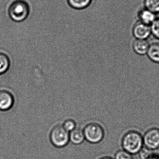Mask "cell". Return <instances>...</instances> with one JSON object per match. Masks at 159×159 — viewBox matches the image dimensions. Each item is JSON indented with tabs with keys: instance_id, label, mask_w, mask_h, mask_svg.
Segmentation results:
<instances>
[{
	"instance_id": "cell-4",
	"label": "cell",
	"mask_w": 159,
	"mask_h": 159,
	"mask_svg": "<svg viewBox=\"0 0 159 159\" xmlns=\"http://www.w3.org/2000/svg\"><path fill=\"white\" fill-rule=\"evenodd\" d=\"M83 132L85 139L93 144L99 143L104 138V129L100 125L95 123L87 125Z\"/></svg>"
},
{
	"instance_id": "cell-3",
	"label": "cell",
	"mask_w": 159,
	"mask_h": 159,
	"mask_svg": "<svg viewBox=\"0 0 159 159\" xmlns=\"http://www.w3.org/2000/svg\"><path fill=\"white\" fill-rule=\"evenodd\" d=\"M50 138L51 142L56 148L66 147L70 141V133L63 125H57L51 130Z\"/></svg>"
},
{
	"instance_id": "cell-1",
	"label": "cell",
	"mask_w": 159,
	"mask_h": 159,
	"mask_svg": "<svg viewBox=\"0 0 159 159\" xmlns=\"http://www.w3.org/2000/svg\"><path fill=\"white\" fill-rule=\"evenodd\" d=\"M143 146V137L135 131H130L126 133L122 140V146L124 150L131 154L139 152Z\"/></svg>"
},
{
	"instance_id": "cell-11",
	"label": "cell",
	"mask_w": 159,
	"mask_h": 159,
	"mask_svg": "<svg viewBox=\"0 0 159 159\" xmlns=\"http://www.w3.org/2000/svg\"><path fill=\"white\" fill-rule=\"evenodd\" d=\"M147 54L151 60L159 63V43H153L149 45Z\"/></svg>"
},
{
	"instance_id": "cell-2",
	"label": "cell",
	"mask_w": 159,
	"mask_h": 159,
	"mask_svg": "<svg viewBox=\"0 0 159 159\" xmlns=\"http://www.w3.org/2000/svg\"><path fill=\"white\" fill-rule=\"evenodd\" d=\"M29 5L25 1L16 0L11 4L8 10L10 18L15 22H21L29 15Z\"/></svg>"
},
{
	"instance_id": "cell-13",
	"label": "cell",
	"mask_w": 159,
	"mask_h": 159,
	"mask_svg": "<svg viewBox=\"0 0 159 159\" xmlns=\"http://www.w3.org/2000/svg\"><path fill=\"white\" fill-rule=\"evenodd\" d=\"M11 61L8 56L3 53L0 52V75L8 71L10 68Z\"/></svg>"
},
{
	"instance_id": "cell-14",
	"label": "cell",
	"mask_w": 159,
	"mask_h": 159,
	"mask_svg": "<svg viewBox=\"0 0 159 159\" xmlns=\"http://www.w3.org/2000/svg\"><path fill=\"white\" fill-rule=\"evenodd\" d=\"M146 9L154 13L159 12V0H145Z\"/></svg>"
},
{
	"instance_id": "cell-18",
	"label": "cell",
	"mask_w": 159,
	"mask_h": 159,
	"mask_svg": "<svg viewBox=\"0 0 159 159\" xmlns=\"http://www.w3.org/2000/svg\"><path fill=\"white\" fill-rule=\"evenodd\" d=\"M151 150L147 148L146 147L145 148H142L141 150L139 151V157L141 159H148L153 155L152 154Z\"/></svg>"
},
{
	"instance_id": "cell-16",
	"label": "cell",
	"mask_w": 159,
	"mask_h": 159,
	"mask_svg": "<svg viewBox=\"0 0 159 159\" xmlns=\"http://www.w3.org/2000/svg\"><path fill=\"white\" fill-rule=\"evenodd\" d=\"M63 126L66 131L70 132L76 128V124L73 120L69 119L64 122Z\"/></svg>"
},
{
	"instance_id": "cell-8",
	"label": "cell",
	"mask_w": 159,
	"mask_h": 159,
	"mask_svg": "<svg viewBox=\"0 0 159 159\" xmlns=\"http://www.w3.org/2000/svg\"><path fill=\"white\" fill-rule=\"evenodd\" d=\"M133 47L137 54L143 55L147 53L149 44L146 39H137L133 43Z\"/></svg>"
},
{
	"instance_id": "cell-7",
	"label": "cell",
	"mask_w": 159,
	"mask_h": 159,
	"mask_svg": "<svg viewBox=\"0 0 159 159\" xmlns=\"http://www.w3.org/2000/svg\"><path fill=\"white\" fill-rule=\"evenodd\" d=\"M151 33V28L148 25L141 22L136 24L133 29V34L138 39H146L148 38Z\"/></svg>"
},
{
	"instance_id": "cell-5",
	"label": "cell",
	"mask_w": 159,
	"mask_h": 159,
	"mask_svg": "<svg viewBox=\"0 0 159 159\" xmlns=\"http://www.w3.org/2000/svg\"><path fill=\"white\" fill-rule=\"evenodd\" d=\"M145 147L151 150L159 148V129L153 128L148 130L143 138Z\"/></svg>"
},
{
	"instance_id": "cell-19",
	"label": "cell",
	"mask_w": 159,
	"mask_h": 159,
	"mask_svg": "<svg viewBox=\"0 0 159 159\" xmlns=\"http://www.w3.org/2000/svg\"><path fill=\"white\" fill-rule=\"evenodd\" d=\"M148 159H159V156H155V155H153L150 158H149Z\"/></svg>"
},
{
	"instance_id": "cell-9",
	"label": "cell",
	"mask_w": 159,
	"mask_h": 159,
	"mask_svg": "<svg viewBox=\"0 0 159 159\" xmlns=\"http://www.w3.org/2000/svg\"><path fill=\"white\" fill-rule=\"evenodd\" d=\"M85 139L83 130L76 128L70 133V140L75 145H80Z\"/></svg>"
},
{
	"instance_id": "cell-6",
	"label": "cell",
	"mask_w": 159,
	"mask_h": 159,
	"mask_svg": "<svg viewBox=\"0 0 159 159\" xmlns=\"http://www.w3.org/2000/svg\"><path fill=\"white\" fill-rule=\"evenodd\" d=\"M14 98L11 93L7 90H0V111H7L13 107Z\"/></svg>"
},
{
	"instance_id": "cell-17",
	"label": "cell",
	"mask_w": 159,
	"mask_h": 159,
	"mask_svg": "<svg viewBox=\"0 0 159 159\" xmlns=\"http://www.w3.org/2000/svg\"><path fill=\"white\" fill-rule=\"evenodd\" d=\"M115 159H133L132 154L125 151L120 150L115 154Z\"/></svg>"
},
{
	"instance_id": "cell-10",
	"label": "cell",
	"mask_w": 159,
	"mask_h": 159,
	"mask_svg": "<svg viewBox=\"0 0 159 159\" xmlns=\"http://www.w3.org/2000/svg\"><path fill=\"white\" fill-rule=\"evenodd\" d=\"M139 16L140 22L148 25L152 24L156 19L155 13L147 9L140 11Z\"/></svg>"
},
{
	"instance_id": "cell-15",
	"label": "cell",
	"mask_w": 159,
	"mask_h": 159,
	"mask_svg": "<svg viewBox=\"0 0 159 159\" xmlns=\"http://www.w3.org/2000/svg\"><path fill=\"white\" fill-rule=\"evenodd\" d=\"M151 30L153 36L157 39H159V19H155V21L151 24Z\"/></svg>"
},
{
	"instance_id": "cell-12",
	"label": "cell",
	"mask_w": 159,
	"mask_h": 159,
	"mask_svg": "<svg viewBox=\"0 0 159 159\" xmlns=\"http://www.w3.org/2000/svg\"><path fill=\"white\" fill-rule=\"evenodd\" d=\"M69 5L74 9L82 10L91 4L92 0H67Z\"/></svg>"
},
{
	"instance_id": "cell-20",
	"label": "cell",
	"mask_w": 159,
	"mask_h": 159,
	"mask_svg": "<svg viewBox=\"0 0 159 159\" xmlns=\"http://www.w3.org/2000/svg\"><path fill=\"white\" fill-rule=\"evenodd\" d=\"M112 159L111 158H110V157H103V158H101V159Z\"/></svg>"
}]
</instances>
